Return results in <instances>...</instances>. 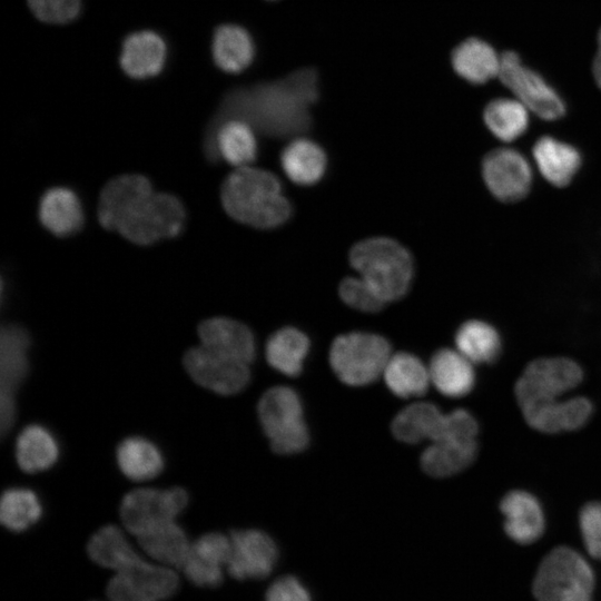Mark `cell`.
<instances>
[{
	"mask_svg": "<svg viewBox=\"0 0 601 601\" xmlns=\"http://www.w3.org/2000/svg\"><path fill=\"white\" fill-rule=\"evenodd\" d=\"M102 227L126 239L149 245L177 236L184 227L186 211L174 195L158 193L141 175H122L107 183L98 201Z\"/></svg>",
	"mask_w": 601,
	"mask_h": 601,
	"instance_id": "6da1fadb",
	"label": "cell"
},
{
	"mask_svg": "<svg viewBox=\"0 0 601 601\" xmlns=\"http://www.w3.org/2000/svg\"><path fill=\"white\" fill-rule=\"evenodd\" d=\"M316 99V73L303 69L277 82L230 92L208 129L226 119H240L269 136L296 135L309 127L308 108Z\"/></svg>",
	"mask_w": 601,
	"mask_h": 601,
	"instance_id": "7a4b0ae2",
	"label": "cell"
},
{
	"mask_svg": "<svg viewBox=\"0 0 601 601\" xmlns=\"http://www.w3.org/2000/svg\"><path fill=\"white\" fill-rule=\"evenodd\" d=\"M221 203L235 220L256 228H275L292 215L279 179L270 171L250 166L229 174L221 187Z\"/></svg>",
	"mask_w": 601,
	"mask_h": 601,
	"instance_id": "3957f363",
	"label": "cell"
},
{
	"mask_svg": "<svg viewBox=\"0 0 601 601\" xmlns=\"http://www.w3.org/2000/svg\"><path fill=\"white\" fill-rule=\"evenodd\" d=\"M349 262L359 277L386 304L402 298L412 283L411 254L394 239L373 237L355 244Z\"/></svg>",
	"mask_w": 601,
	"mask_h": 601,
	"instance_id": "277c9868",
	"label": "cell"
},
{
	"mask_svg": "<svg viewBox=\"0 0 601 601\" xmlns=\"http://www.w3.org/2000/svg\"><path fill=\"white\" fill-rule=\"evenodd\" d=\"M594 573L569 546H556L541 561L532 592L536 601H592Z\"/></svg>",
	"mask_w": 601,
	"mask_h": 601,
	"instance_id": "5b68a950",
	"label": "cell"
},
{
	"mask_svg": "<svg viewBox=\"0 0 601 601\" xmlns=\"http://www.w3.org/2000/svg\"><path fill=\"white\" fill-rule=\"evenodd\" d=\"M260 425L277 454L289 455L304 451L309 433L304 420L302 400L288 386L267 390L258 402Z\"/></svg>",
	"mask_w": 601,
	"mask_h": 601,
	"instance_id": "8992f818",
	"label": "cell"
},
{
	"mask_svg": "<svg viewBox=\"0 0 601 601\" xmlns=\"http://www.w3.org/2000/svg\"><path fill=\"white\" fill-rule=\"evenodd\" d=\"M392 356L388 341L377 334L351 332L332 343L329 363L336 376L351 386L376 381Z\"/></svg>",
	"mask_w": 601,
	"mask_h": 601,
	"instance_id": "52a82bcc",
	"label": "cell"
},
{
	"mask_svg": "<svg viewBox=\"0 0 601 601\" xmlns=\"http://www.w3.org/2000/svg\"><path fill=\"white\" fill-rule=\"evenodd\" d=\"M583 380L581 366L569 357H540L530 362L514 387L519 406L559 400Z\"/></svg>",
	"mask_w": 601,
	"mask_h": 601,
	"instance_id": "ba28073f",
	"label": "cell"
},
{
	"mask_svg": "<svg viewBox=\"0 0 601 601\" xmlns=\"http://www.w3.org/2000/svg\"><path fill=\"white\" fill-rule=\"evenodd\" d=\"M188 501L187 491L179 486L132 490L121 500L120 519L124 526L138 536L157 525L175 521Z\"/></svg>",
	"mask_w": 601,
	"mask_h": 601,
	"instance_id": "9c48e42d",
	"label": "cell"
},
{
	"mask_svg": "<svg viewBox=\"0 0 601 601\" xmlns=\"http://www.w3.org/2000/svg\"><path fill=\"white\" fill-rule=\"evenodd\" d=\"M499 78L515 99L538 117L555 120L564 115L565 105L561 97L536 71L524 66L516 52L501 55Z\"/></svg>",
	"mask_w": 601,
	"mask_h": 601,
	"instance_id": "30bf717a",
	"label": "cell"
},
{
	"mask_svg": "<svg viewBox=\"0 0 601 601\" xmlns=\"http://www.w3.org/2000/svg\"><path fill=\"white\" fill-rule=\"evenodd\" d=\"M30 336L16 324L2 326L0 335V427L4 436L16 420V393L29 370Z\"/></svg>",
	"mask_w": 601,
	"mask_h": 601,
	"instance_id": "8fae6325",
	"label": "cell"
},
{
	"mask_svg": "<svg viewBox=\"0 0 601 601\" xmlns=\"http://www.w3.org/2000/svg\"><path fill=\"white\" fill-rule=\"evenodd\" d=\"M178 587L179 579L170 566L140 559L116 572L106 592L110 601H164L173 597Z\"/></svg>",
	"mask_w": 601,
	"mask_h": 601,
	"instance_id": "7c38bea8",
	"label": "cell"
},
{
	"mask_svg": "<svg viewBox=\"0 0 601 601\" xmlns=\"http://www.w3.org/2000/svg\"><path fill=\"white\" fill-rule=\"evenodd\" d=\"M183 363L198 385L220 395L239 393L250 381L249 364L219 355L203 345L189 348Z\"/></svg>",
	"mask_w": 601,
	"mask_h": 601,
	"instance_id": "4fadbf2b",
	"label": "cell"
},
{
	"mask_svg": "<svg viewBox=\"0 0 601 601\" xmlns=\"http://www.w3.org/2000/svg\"><path fill=\"white\" fill-rule=\"evenodd\" d=\"M482 175L489 190L502 201L526 196L532 184V168L526 158L512 148H496L483 159Z\"/></svg>",
	"mask_w": 601,
	"mask_h": 601,
	"instance_id": "5bb4252c",
	"label": "cell"
},
{
	"mask_svg": "<svg viewBox=\"0 0 601 601\" xmlns=\"http://www.w3.org/2000/svg\"><path fill=\"white\" fill-rule=\"evenodd\" d=\"M231 550L226 570L237 580L264 579L278 559L275 541L256 529L236 530L229 535Z\"/></svg>",
	"mask_w": 601,
	"mask_h": 601,
	"instance_id": "9a60e30c",
	"label": "cell"
},
{
	"mask_svg": "<svg viewBox=\"0 0 601 601\" xmlns=\"http://www.w3.org/2000/svg\"><path fill=\"white\" fill-rule=\"evenodd\" d=\"M520 408L529 426L546 434L579 430L593 413L591 401L583 396L531 403Z\"/></svg>",
	"mask_w": 601,
	"mask_h": 601,
	"instance_id": "2e32d148",
	"label": "cell"
},
{
	"mask_svg": "<svg viewBox=\"0 0 601 601\" xmlns=\"http://www.w3.org/2000/svg\"><path fill=\"white\" fill-rule=\"evenodd\" d=\"M254 128L240 119H226L208 129L205 139L206 156L210 160H225L237 168L249 166L257 156Z\"/></svg>",
	"mask_w": 601,
	"mask_h": 601,
	"instance_id": "e0dca14e",
	"label": "cell"
},
{
	"mask_svg": "<svg viewBox=\"0 0 601 601\" xmlns=\"http://www.w3.org/2000/svg\"><path fill=\"white\" fill-rule=\"evenodd\" d=\"M230 539L218 532L206 533L191 543L183 569L197 587L214 588L221 583L230 556Z\"/></svg>",
	"mask_w": 601,
	"mask_h": 601,
	"instance_id": "ac0fdd59",
	"label": "cell"
},
{
	"mask_svg": "<svg viewBox=\"0 0 601 601\" xmlns=\"http://www.w3.org/2000/svg\"><path fill=\"white\" fill-rule=\"evenodd\" d=\"M200 345L228 358L250 364L256 356L253 332L243 323L213 317L198 326Z\"/></svg>",
	"mask_w": 601,
	"mask_h": 601,
	"instance_id": "d6986e66",
	"label": "cell"
},
{
	"mask_svg": "<svg viewBox=\"0 0 601 601\" xmlns=\"http://www.w3.org/2000/svg\"><path fill=\"white\" fill-rule=\"evenodd\" d=\"M504 531L519 544H531L544 532L545 520L541 503L530 492L512 490L500 502Z\"/></svg>",
	"mask_w": 601,
	"mask_h": 601,
	"instance_id": "ffe728a7",
	"label": "cell"
},
{
	"mask_svg": "<svg viewBox=\"0 0 601 601\" xmlns=\"http://www.w3.org/2000/svg\"><path fill=\"white\" fill-rule=\"evenodd\" d=\"M166 59V42L154 31L134 32L122 43L120 66L131 78L147 79L158 75Z\"/></svg>",
	"mask_w": 601,
	"mask_h": 601,
	"instance_id": "44dd1931",
	"label": "cell"
},
{
	"mask_svg": "<svg viewBox=\"0 0 601 601\" xmlns=\"http://www.w3.org/2000/svg\"><path fill=\"white\" fill-rule=\"evenodd\" d=\"M447 426V413L428 402L413 403L403 408L392 422V433L401 442L416 444L443 439Z\"/></svg>",
	"mask_w": 601,
	"mask_h": 601,
	"instance_id": "7402d4cb",
	"label": "cell"
},
{
	"mask_svg": "<svg viewBox=\"0 0 601 601\" xmlns=\"http://www.w3.org/2000/svg\"><path fill=\"white\" fill-rule=\"evenodd\" d=\"M39 219L43 227L58 237L79 231L85 216L78 195L67 187L48 189L39 203Z\"/></svg>",
	"mask_w": 601,
	"mask_h": 601,
	"instance_id": "603a6c76",
	"label": "cell"
},
{
	"mask_svg": "<svg viewBox=\"0 0 601 601\" xmlns=\"http://www.w3.org/2000/svg\"><path fill=\"white\" fill-rule=\"evenodd\" d=\"M431 383L447 397H462L475 384L473 363L457 349L441 348L435 352L428 366Z\"/></svg>",
	"mask_w": 601,
	"mask_h": 601,
	"instance_id": "cb8c5ba5",
	"label": "cell"
},
{
	"mask_svg": "<svg viewBox=\"0 0 601 601\" xmlns=\"http://www.w3.org/2000/svg\"><path fill=\"white\" fill-rule=\"evenodd\" d=\"M14 455L18 466L26 473H39L52 467L60 455V447L52 432L43 425L30 424L21 430Z\"/></svg>",
	"mask_w": 601,
	"mask_h": 601,
	"instance_id": "d4e9b609",
	"label": "cell"
},
{
	"mask_svg": "<svg viewBox=\"0 0 601 601\" xmlns=\"http://www.w3.org/2000/svg\"><path fill=\"white\" fill-rule=\"evenodd\" d=\"M533 157L541 175L556 187L566 186L581 165V155L573 146L550 136L536 140Z\"/></svg>",
	"mask_w": 601,
	"mask_h": 601,
	"instance_id": "484cf974",
	"label": "cell"
},
{
	"mask_svg": "<svg viewBox=\"0 0 601 601\" xmlns=\"http://www.w3.org/2000/svg\"><path fill=\"white\" fill-rule=\"evenodd\" d=\"M116 461L120 472L131 481H148L165 467L160 449L144 436H129L117 446Z\"/></svg>",
	"mask_w": 601,
	"mask_h": 601,
	"instance_id": "4316f807",
	"label": "cell"
},
{
	"mask_svg": "<svg viewBox=\"0 0 601 601\" xmlns=\"http://www.w3.org/2000/svg\"><path fill=\"white\" fill-rule=\"evenodd\" d=\"M477 454L476 440L432 442L420 459L423 471L433 477H447L469 467Z\"/></svg>",
	"mask_w": 601,
	"mask_h": 601,
	"instance_id": "83f0119b",
	"label": "cell"
},
{
	"mask_svg": "<svg viewBox=\"0 0 601 601\" xmlns=\"http://www.w3.org/2000/svg\"><path fill=\"white\" fill-rule=\"evenodd\" d=\"M285 175L300 186L316 184L323 177L327 157L323 148L307 138H296L280 154Z\"/></svg>",
	"mask_w": 601,
	"mask_h": 601,
	"instance_id": "f1b7e54d",
	"label": "cell"
},
{
	"mask_svg": "<svg viewBox=\"0 0 601 601\" xmlns=\"http://www.w3.org/2000/svg\"><path fill=\"white\" fill-rule=\"evenodd\" d=\"M452 66L460 77L480 85L499 77L501 56L487 42L469 38L453 50Z\"/></svg>",
	"mask_w": 601,
	"mask_h": 601,
	"instance_id": "f546056e",
	"label": "cell"
},
{
	"mask_svg": "<svg viewBox=\"0 0 601 601\" xmlns=\"http://www.w3.org/2000/svg\"><path fill=\"white\" fill-rule=\"evenodd\" d=\"M137 539L151 559L170 568H181L191 546L185 530L176 520L157 525Z\"/></svg>",
	"mask_w": 601,
	"mask_h": 601,
	"instance_id": "4dcf8cb0",
	"label": "cell"
},
{
	"mask_svg": "<svg viewBox=\"0 0 601 601\" xmlns=\"http://www.w3.org/2000/svg\"><path fill=\"white\" fill-rule=\"evenodd\" d=\"M213 59L223 71L238 73L252 63L255 56L254 41L240 26L223 24L214 33Z\"/></svg>",
	"mask_w": 601,
	"mask_h": 601,
	"instance_id": "1f68e13d",
	"label": "cell"
},
{
	"mask_svg": "<svg viewBox=\"0 0 601 601\" xmlns=\"http://www.w3.org/2000/svg\"><path fill=\"white\" fill-rule=\"evenodd\" d=\"M309 339L295 327H283L273 333L265 346L268 364L286 376H297L309 352Z\"/></svg>",
	"mask_w": 601,
	"mask_h": 601,
	"instance_id": "d6a6232c",
	"label": "cell"
},
{
	"mask_svg": "<svg viewBox=\"0 0 601 601\" xmlns=\"http://www.w3.org/2000/svg\"><path fill=\"white\" fill-rule=\"evenodd\" d=\"M87 552L95 563L115 572L126 570L141 559L124 532L112 524L104 525L92 534Z\"/></svg>",
	"mask_w": 601,
	"mask_h": 601,
	"instance_id": "836d02e7",
	"label": "cell"
},
{
	"mask_svg": "<svg viewBox=\"0 0 601 601\" xmlns=\"http://www.w3.org/2000/svg\"><path fill=\"white\" fill-rule=\"evenodd\" d=\"M383 375L390 391L403 398L425 394L431 383L428 367L417 356L405 352L390 357Z\"/></svg>",
	"mask_w": 601,
	"mask_h": 601,
	"instance_id": "e575fe53",
	"label": "cell"
},
{
	"mask_svg": "<svg viewBox=\"0 0 601 601\" xmlns=\"http://www.w3.org/2000/svg\"><path fill=\"white\" fill-rule=\"evenodd\" d=\"M455 345L456 349L473 364L495 362L502 348L497 331L480 319H470L457 328Z\"/></svg>",
	"mask_w": 601,
	"mask_h": 601,
	"instance_id": "d590c367",
	"label": "cell"
},
{
	"mask_svg": "<svg viewBox=\"0 0 601 601\" xmlns=\"http://www.w3.org/2000/svg\"><path fill=\"white\" fill-rule=\"evenodd\" d=\"M43 506L38 494L28 487L7 489L0 501V520L11 532H23L42 516Z\"/></svg>",
	"mask_w": 601,
	"mask_h": 601,
	"instance_id": "8d00e7d4",
	"label": "cell"
},
{
	"mask_svg": "<svg viewBox=\"0 0 601 601\" xmlns=\"http://www.w3.org/2000/svg\"><path fill=\"white\" fill-rule=\"evenodd\" d=\"M483 118L497 139L510 142L526 130L529 109L518 99L497 98L487 104Z\"/></svg>",
	"mask_w": 601,
	"mask_h": 601,
	"instance_id": "74e56055",
	"label": "cell"
},
{
	"mask_svg": "<svg viewBox=\"0 0 601 601\" xmlns=\"http://www.w3.org/2000/svg\"><path fill=\"white\" fill-rule=\"evenodd\" d=\"M338 293L345 304L359 312L376 313L385 306V303L361 277L344 278L339 284Z\"/></svg>",
	"mask_w": 601,
	"mask_h": 601,
	"instance_id": "f35d334b",
	"label": "cell"
},
{
	"mask_svg": "<svg viewBox=\"0 0 601 601\" xmlns=\"http://www.w3.org/2000/svg\"><path fill=\"white\" fill-rule=\"evenodd\" d=\"M28 6L43 22L67 23L79 16L81 0H28Z\"/></svg>",
	"mask_w": 601,
	"mask_h": 601,
	"instance_id": "ab89813d",
	"label": "cell"
},
{
	"mask_svg": "<svg viewBox=\"0 0 601 601\" xmlns=\"http://www.w3.org/2000/svg\"><path fill=\"white\" fill-rule=\"evenodd\" d=\"M580 531L588 553L601 561V502H589L579 514Z\"/></svg>",
	"mask_w": 601,
	"mask_h": 601,
	"instance_id": "60d3db41",
	"label": "cell"
},
{
	"mask_svg": "<svg viewBox=\"0 0 601 601\" xmlns=\"http://www.w3.org/2000/svg\"><path fill=\"white\" fill-rule=\"evenodd\" d=\"M265 601H312V597L296 577L284 575L268 587Z\"/></svg>",
	"mask_w": 601,
	"mask_h": 601,
	"instance_id": "b9f144b4",
	"label": "cell"
},
{
	"mask_svg": "<svg viewBox=\"0 0 601 601\" xmlns=\"http://www.w3.org/2000/svg\"><path fill=\"white\" fill-rule=\"evenodd\" d=\"M592 71L595 82L601 89V29L598 35V50L593 61Z\"/></svg>",
	"mask_w": 601,
	"mask_h": 601,
	"instance_id": "7bdbcfd3",
	"label": "cell"
}]
</instances>
